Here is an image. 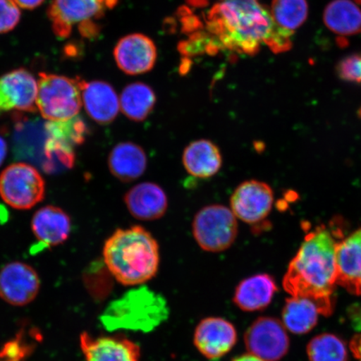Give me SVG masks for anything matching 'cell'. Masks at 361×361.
Segmentation results:
<instances>
[{"instance_id":"4","label":"cell","mask_w":361,"mask_h":361,"mask_svg":"<svg viewBox=\"0 0 361 361\" xmlns=\"http://www.w3.org/2000/svg\"><path fill=\"white\" fill-rule=\"evenodd\" d=\"M169 314L164 297L148 288L139 287L112 302L102 314L101 322L110 331L129 329L150 332L166 322Z\"/></svg>"},{"instance_id":"13","label":"cell","mask_w":361,"mask_h":361,"mask_svg":"<svg viewBox=\"0 0 361 361\" xmlns=\"http://www.w3.org/2000/svg\"><path fill=\"white\" fill-rule=\"evenodd\" d=\"M238 341L235 326L228 320L209 317L201 320L194 331V345L209 360H218L229 353Z\"/></svg>"},{"instance_id":"30","label":"cell","mask_w":361,"mask_h":361,"mask_svg":"<svg viewBox=\"0 0 361 361\" xmlns=\"http://www.w3.org/2000/svg\"><path fill=\"white\" fill-rule=\"evenodd\" d=\"M336 71L342 80L361 83V54H354L342 59Z\"/></svg>"},{"instance_id":"16","label":"cell","mask_w":361,"mask_h":361,"mask_svg":"<svg viewBox=\"0 0 361 361\" xmlns=\"http://www.w3.org/2000/svg\"><path fill=\"white\" fill-rule=\"evenodd\" d=\"M336 283L351 295H361V228L338 243Z\"/></svg>"},{"instance_id":"18","label":"cell","mask_w":361,"mask_h":361,"mask_svg":"<svg viewBox=\"0 0 361 361\" xmlns=\"http://www.w3.org/2000/svg\"><path fill=\"white\" fill-rule=\"evenodd\" d=\"M82 104L87 114L96 123L107 125L116 119L120 110V99L111 85L104 81L81 80Z\"/></svg>"},{"instance_id":"12","label":"cell","mask_w":361,"mask_h":361,"mask_svg":"<svg viewBox=\"0 0 361 361\" xmlns=\"http://www.w3.org/2000/svg\"><path fill=\"white\" fill-rule=\"evenodd\" d=\"M40 281L36 271L22 262H12L0 270V298L8 304L24 306L38 295Z\"/></svg>"},{"instance_id":"26","label":"cell","mask_w":361,"mask_h":361,"mask_svg":"<svg viewBox=\"0 0 361 361\" xmlns=\"http://www.w3.org/2000/svg\"><path fill=\"white\" fill-rule=\"evenodd\" d=\"M156 103V94L143 83L128 85L120 98V108L130 121H142L150 115Z\"/></svg>"},{"instance_id":"9","label":"cell","mask_w":361,"mask_h":361,"mask_svg":"<svg viewBox=\"0 0 361 361\" xmlns=\"http://www.w3.org/2000/svg\"><path fill=\"white\" fill-rule=\"evenodd\" d=\"M247 353L265 361H279L290 348L286 328L279 319L260 317L247 328L245 335Z\"/></svg>"},{"instance_id":"21","label":"cell","mask_w":361,"mask_h":361,"mask_svg":"<svg viewBox=\"0 0 361 361\" xmlns=\"http://www.w3.org/2000/svg\"><path fill=\"white\" fill-rule=\"evenodd\" d=\"M147 157L142 147L132 142L117 144L108 157V166L121 182L138 179L147 169Z\"/></svg>"},{"instance_id":"5","label":"cell","mask_w":361,"mask_h":361,"mask_svg":"<svg viewBox=\"0 0 361 361\" xmlns=\"http://www.w3.org/2000/svg\"><path fill=\"white\" fill-rule=\"evenodd\" d=\"M36 106L48 121H65L78 116L83 106L81 79L39 73Z\"/></svg>"},{"instance_id":"8","label":"cell","mask_w":361,"mask_h":361,"mask_svg":"<svg viewBox=\"0 0 361 361\" xmlns=\"http://www.w3.org/2000/svg\"><path fill=\"white\" fill-rule=\"evenodd\" d=\"M117 0H53L48 10L54 33L58 37H69L74 26L88 36L94 26L92 20L101 18L108 8L115 6Z\"/></svg>"},{"instance_id":"23","label":"cell","mask_w":361,"mask_h":361,"mask_svg":"<svg viewBox=\"0 0 361 361\" xmlns=\"http://www.w3.org/2000/svg\"><path fill=\"white\" fill-rule=\"evenodd\" d=\"M183 164L189 174L198 178H209L222 168L223 157L219 148L209 140L192 142L185 148Z\"/></svg>"},{"instance_id":"20","label":"cell","mask_w":361,"mask_h":361,"mask_svg":"<svg viewBox=\"0 0 361 361\" xmlns=\"http://www.w3.org/2000/svg\"><path fill=\"white\" fill-rule=\"evenodd\" d=\"M31 227L39 242L47 246H57L69 238L71 220L60 207L47 206L36 212Z\"/></svg>"},{"instance_id":"1","label":"cell","mask_w":361,"mask_h":361,"mask_svg":"<svg viewBox=\"0 0 361 361\" xmlns=\"http://www.w3.org/2000/svg\"><path fill=\"white\" fill-rule=\"evenodd\" d=\"M343 237L336 225L322 224L307 233L283 278L284 290L313 301L324 316L335 309L336 247Z\"/></svg>"},{"instance_id":"17","label":"cell","mask_w":361,"mask_h":361,"mask_svg":"<svg viewBox=\"0 0 361 361\" xmlns=\"http://www.w3.org/2000/svg\"><path fill=\"white\" fill-rule=\"evenodd\" d=\"M80 346L85 361H140V347L128 338L121 337L80 336Z\"/></svg>"},{"instance_id":"34","label":"cell","mask_w":361,"mask_h":361,"mask_svg":"<svg viewBox=\"0 0 361 361\" xmlns=\"http://www.w3.org/2000/svg\"><path fill=\"white\" fill-rule=\"evenodd\" d=\"M232 361H265L262 360L257 356L252 355L250 353H247L245 355H242L240 356H238V357L234 358Z\"/></svg>"},{"instance_id":"10","label":"cell","mask_w":361,"mask_h":361,"mask_svg":"<svg viewBox=\"0 0 361 361\" xmlns=\"http://www.w3.org/2000/svg\"><path fill=\"white\" fill-rule=\"evenodd\" d=\"M274 192L267 183L246 180L233 192L230 206L236 218L248 224L263 222L274 205Z\"/></svg>"},{"instance_id":"3","label":"cell","mask_w":361,"mask_h":361,"mask_svg":"<svg viewBox=\"0 0 361 361\" xmlns=\"http://www.w3.org/2000/svg\"><path fill=\"white\" fill-rule=\"evenodd\" d=\"M104 262L117 281L139 286L155 276L159 269V245L147 229L134 225L117 229L103 247Z\"/></svg>"},{"instance_id":"14","label":"cell","mask_w":361,"mask_h":361,"mask_svg":"<svg viewBox=\"0 0 361 361\" xmlns=\"http://www.w3.org/2000/svg\"><path fill=\"white\" fill-rule=\"evenodd\" d=\"M47 137L45 142V154L59 158H75V148L85 142L88 128L81 117L47 121L44 123Z\"/></svg>"},{"instance_id":"31","label":"cell","mask_w":361,"mask_h":361,"mask_svg":"<svg viewBox=\"0 0 361 361\" xmlns=\"http://www.w3.org/2000/svg\"><path fill=\"white\" fill-rule=\"evenodd\" d=\"M350 349L356 359L361 361V331L356 334L350 343Z\"/></svg>"},{"instance_id":"22","label":"cell","mask_w":361,"mask_h":361,"mask_svg":"<svg viewBox=\"0 0 361 361\" xmlns=\"http://www.w3.org/2000/svg\"><path fill=\"white\" fill-rule=\"evenodd\" d=\"M277 290L276 283L270 275L256 274L238 283L233 302L239 309L247 312L262 310L271 303Z\"/></svg>"},{"instance_id":"11","label":"cell","mask_w":361,"mask_h":361,"mask_svg":"<svg viewBox=\"0 0 361 361\" xmlns=\"http://www.w3.org/2000/svg\"><path fill=\"white\" fill-rule=\"evenodd\" d=\"M37 92L38 80L25 69L0 76V114L11 111H37Z\"/></svg>"},{"instance_id":"15","label":"cell","mask_w":361,"mask_h":361,"mask_svg":"<svg viewBox=\"0 0 361 361\" xmlns=\"http://www.w3.org/2000/svg\"><path fill=\"white\" fill-rule=\"evenodd\" d=\"M115 60L120 69L129 75H140L152 69L157 60L154 43L146 35L125 36L116 44Z\"/></svg>"},{"instance_id":"2","label":"cell","mask_w":361,"mask_h":361,"mask_svg":"<svg viewBox=\"0 0 361 361\" xmlns=\"http://www.w3.org/2000/svg\"><path fill=\"white\" fill-rule=\"evenodd\" d=\"M211 48L239 55H255L267 45L277 25L259 0H222L207 13Z\"/></svg>"},{"instance_id":"27","label":"cell","mask_w":361,"mask_h":361,"mask_svg":"<svg viewBox=\"0 0 361 361\" xmlns=\"http://www.w3.org/2000/svg\"><path fill=\"white\" fill-rule=\"evenodd\" d=\"M269 11L275 25L295 33L308 18L309 6L306 0H273Z\"/></svg>"},{"instance_id":"35","label":"cell","mask_w":361,"mask_h":361,"mask_svg":"<svg viewBox=\"0 0 361 361\" xmlns=\"http://www.w3.org/2000/svg\"><path fill=\"white\" fill-rule=\"evenodd\" d=\"M360 115L361 116V108H360Z\"/></svg>"},{"instance_id":"6","label":"cell","mask_w":361,"mask_h":361,"mask_svg":"<svg viewBox=\"0 0 361 361\" xmlns=\"http://www.w3.org/2000/svg\"><path fill=\"white\" fill-rule=\"evenodd\" d=\"M238 231L235 215L224 205L207 206L194 216L193 237L197 245L207 252L227 250L235 242Z\"/></svg>"},{"instance_id":"24","label":"cell","mask_w":361,"mask_h":361,"mask_svg":"<svg viewBox=\"0 0 361 361\" xmlns=\"http://www.w3.org/2000/svg\"><path fill=\"white\" fill-rule=\"evenodd\" d=\"M327 28L340 36L361 34V8L354 0H333L324 11Z\"/></svg>"},{"instance_id":"28","label":"cell","mask_w":361,"mask_h":361,"mask_svg":"<svg viewBox=\"0 0 361 361\" xmlns=\"http://www.w3.org/2000/svg\"><path fill=\"white\" fill-rule=\"evenodd\" d=\"M310 361H348L345 342L332 334H322L312 338L307 346Z\"/></svg>"},{"instance_id":"32","label":"cell","mask_w":361,"mask_h":361,"mask_svg":"<svg viewBox=\"0 0 361 361\" xmlns=\"http://www.w3.org/2000/svg\"><path fill=\"white\" fill-rule=\"evenodd\" d=\"M17 4L18 6L25 8V10H34L42 6V4L44 2V0H13Z\"/></svg>"},{"instance_id":"7","label":"cell","mask_w":361,"mask_h":361,"mask_svg":"<svg viewBox=\"0 0 361 361\" xmlns=\"http://www.w3.org/2000/svg\"><path fill=\"white\" fill-rule=\"evenodd\" d=\"M44 180L33 166L17 162L0 174V197L13 209H32L44 200Z\"/></svg>"},{"instance_id":"33","label":"cell","mask_w":361,"mask_h":361,"mask_svg":"<svg viewBox=\"0 0 361 361\" xmlns=\"http://www.w3.org/2000/svg\"><path fill=\"white\" fill-rule=\"evenodd\" d=\"M8 147L6 140L0 135V166L4 164L7 156Z\"/></svg>"},{"instance_id":"29","label":"cell","mask_w":361,"mask_h":361,"mask_svg":"<svg viewBox=\"0 0 361 361\" xmlns=\"http://www.w3.org/2000/svg\"><path fill=\"white\" fill-rule=\"evenodd\" d=\"M20 7L13 0H0V34L10 32L20 20Z\"/></svg>"},{"instance_id":"19","label":"cell","mask_w":361,"mask_h":361,"mask_svg":"<svg viewBox=\"0 0 361 361\" xmlns=\"http://www.w3.org/2000/svg\"><path fill=\"white\" fill-rule=\"evenodd\" d=\"M124 202L135 219L154 221L164 216L168 210V197L160 186L153 183L135 185L126 192Z\"/></svg>"},{"instance_id":"25","label":"cell","mask_w":361,"mask_h":361,"mask_svg":"<svg viewBox=\"0 0 361 361\" xmlns=\"http://www.w3.org/2000/svg\"><path fill=\"white\" fill-rule=\"evenodd\" d=\"M319 310L313 301L293 297L286 300L282 312L284 327L295 335H305L318 322Z\"/></svg>"}]
</instances>
